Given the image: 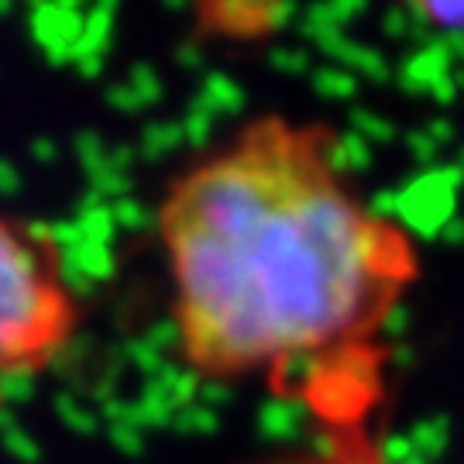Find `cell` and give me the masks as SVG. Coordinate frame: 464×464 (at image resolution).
I'll use <instances>...</instances> for the list:
<instances>
[{"mask_svg":"<svg viewBox=\"0 0 464 464\" xmlns=\"http://www.w3.org/2000/svg\"><path fill=\"white\" fill-rule=\"evenodd\" d=\"M183 365L289 385L368 351L420 279L413 237L348 179L337 138L266 114L186 166L159 207Z\"/></svg>","mask_w":464,"mask_h":464,"instance_id":"obj_1","label":"cell"},{"mask_svg":"<svg viewBox=\"0 0 464 464\" xmlns=\"http://www.w3.org/2000/svg\"><path fill=\"white\" fill-rule=\"evenodd\" d=\"M80 327V296L63 255L0 210V402L52 368Z\"/></svg>","mask_w":464,"mask_h":464,"instance_id":"obj_2","label":"cell"},{"mask_svg":"<svg viewBox=\"0 0 464 464\" xmlns=\"http://www.w3.org/2000/svg\"><path fill=\"white\" fill-rule=\"evenodd\" d=\"M420 17L444 34H464V4H427Z\"/></svg>","mask_w":464,"mask_h":464,"instance_id":"obj_3","label":"cell"}]
</instances>
